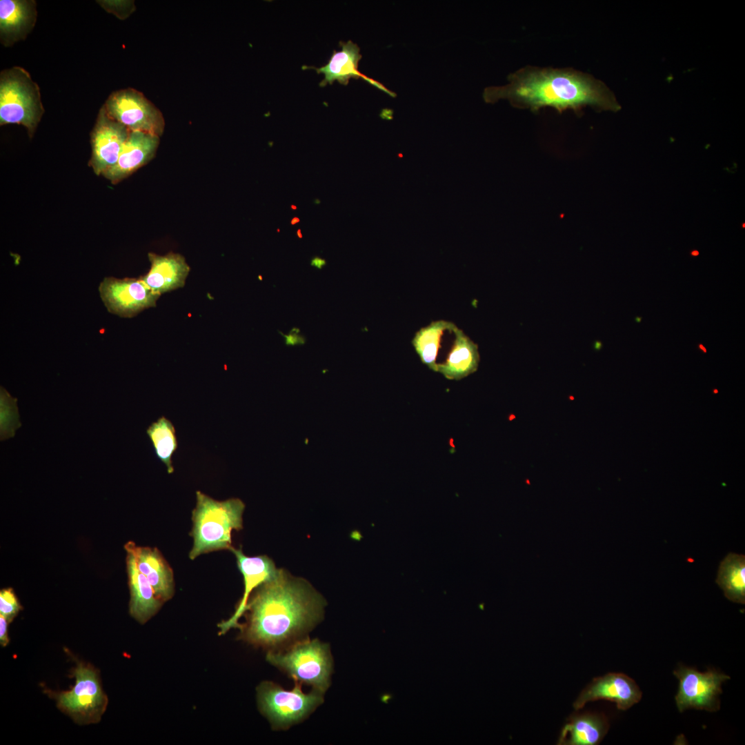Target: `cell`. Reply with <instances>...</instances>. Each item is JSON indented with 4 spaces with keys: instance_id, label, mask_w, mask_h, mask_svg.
<instances>
[{
    "instance_id": "obj_14",
    "label": "cell",
    "mask_w": 745,
    "mask_h": 745,
    "mask_svg": "<svg viewBox=\"0 0 745 745\" xmlns=\"http://www.w3.org/2000/svg\"><path fill=\"white\" fill-rule=\"evenodd\" d=\"M124 548L132 555L139 570L147 578L156 596L163 602L170 599L175 593L174 575L161 552L157 548L137 546L133 542L126 543Z\"/></svg>"
},
{
    "instance_id": "obj_7",
    "label": "cell",
    "mask_w": 745,
    "mask_h": 745,
    "mask_svg": "<svg viewBox=\"0 0 745 745\" xmlns=\"http://www.w3.org/2000/svg\"><path fill=\"white\" fill-rule=\"evenodd\" d=\"M323 695L314 689L306 694L297 682L290 691L270 682L257 688L259 708L275 729H287L306 719L324 702Z\"/></svg>"
},
{
    "instance_id": "obj_27",
    "label": "cell",
    "mask_w": 745,
    "mask_h": 745,
    "mask_svg": "<svg viewBox=\"0 0 745 745\" xmlns=\"http://www.w3.org/2000/svg\"><path fill=\"white\" fill-rule=\"evenodd\" d=\"M299 329L297 328H292L288 335H284L279 332L285 338V344L287 346L303 345L306 343L305 337L299 335Z\"/></svg>"
},
{
    "instance_id": "obj_18",
    "label": "cell",
    "mask_w": 745,
    "mask_h": 745,
    "mask_svg": "<svg viewBox=\"0 0 745 745\" xmlns=\"http://www.w3.org/2000/svg\"><path fill=\"white\" fill-rule=\"evenodd\" d=\"M36 2L32 0L0 1V40L6 47L23 40L37 20Z\"/></svg>"
},
{
    "instance_id": "obj_29",
    "label": "cell",
    "mask_w": 745,
    "mask_h": 745,
    "mask_svg": "<svg viewBox=\"0 0 745 745\" xmlns=\"http://www.w3.org/2000/svg\"><path fill=\"white\" fill-rule=\"evenodd\" d=\"M326 265V261L320 257H313L310 261V266L321 270L324 266Z\"/></svg>"
},
{
    "instance_id": "obj_21",
    "label": "cell",
    "mask_w": 745,
    "mask_h": 745,
    "mask_svg": "<svg viewBox=\"0 0 745 745\" xmlns=\"http://www.w3.org/2000/svg\"><path fill=\"white\" fill-rule=\"evenodd\" d=\"M608 721L603 715L573 713L563 726L557 744L597 745L608 730Z\"/></svg>"
},
{
    "instance_id": "obj_5",
    "label": "cell",
    "mask_w": 745,
    "mask_h": 745,
    "mask_svg": "<svg viewBox=\"0 0 745 745\" xmlns=\"http://www.w3.org/2000/svg\"><path fill=\"white\" fill-rule=\"evenodd\" d=\"M43 112L39 88L25 69L14 66L1 72V126L23 125L32 137Z\"/></svg>"
},
{
    "instance_id": "obj_33",
    "label": "cell",
    "mask_w": 745,
    "mask_h": 745,
    "mask_svg": "<svg viewBox=\"0 0 745 745\" xmlns=\"http://www.w3.org/2000/svg\"><path fill=\"white\" fill-rule=\"evenodd\" d=\"M691 255H692V256H695V257H696V256L699 255V251H697V250H693V251H692V252H691Z\"/></svg>"
},
{
    "instance_id": "obj_37",
    "label": "cell",
    "mask_w": 745,
    "mask_h": 745,
    "mask_svg": "<svg viewBox=\"0 0 745 745\" xmlns=\"http://www.w3.org/2000/svg\"><path fill=\"white\" fill-rule=\"evenodd\" d=\"M713 393H718V390H717V389H715V390H713Z\"/></svg>"
},
{
    "instance_id": "obj_23",
    "label": "cell",
    "mask_w": 745,
    "mask_h": 745,
    "mask_svg": "<svg viewBox=\"0 0 745 745\" xmlns=\"http://www.w3.org/2000/svg\"><path fill=\"white\" fill-rule=\"evenodd\" d=\"M715 582L731 602L745 604V556L728 553L720 562Z\"/></svg>"
},
{
    "instance_id": "obj_13",
    "label": "cell",
    "mask_w": 745,
    "mask_h": 745,
    "mask_svg": "<svg viewBox=\"0 0 745 745\" xmlns=\"http://www.w3.org/2000/svg\"><path fill=\"white\" fill-rule=\"evenodd\" d=\"M230 551L235 556L238 568L243 575L244 590L232 615L218 625L220 634H224L230 629L239 626L238 621L245 613L250 595L260 584L274 577L279 569L266 555L247 556L241 548L232 547Z\"/></svg>"
},
{
    "instance_id": "obj_4",
    "label": "cell",
    "mask_w": 745,
    "mask_h": 745,
    "mask_svg": "<svg viewBox=\"0 0 745 745\" xmlns=\"http://www.w3.org/2000/svg\"><path fill=\"white\" fill-rule=\"evenodd\" d=\"M266 659L295 682L324 693L330 686L332 658L328 644L315 639L299 640L281 651H270Z\"/></svg>"
},
{
    "instance_id": "obj_20",
    "label": "cell",
    "mask_w": 745,
    "mask_h": 745,
    "mask_svg": "<svg viewBox=\"0 0 745 745\" xmlns=\"http://www.w3.org/2000/svg\"><path fill=\"white\" fill-rule=\"evenodd\" d=\"M480 360L478 346L458 329L445 360L437 372L449 380L459 381L477 371Z\"/></svg>"
},
{
    "instance_id": "obj_19",
    "label": "cell",
    "mask_w": 745,
    "mask_h": 745,
    "mask_svg": "<svg viewBox=\"0 0 745 745\" xmlns=\"http://www.w3.org/2000/svg\"><path fill=\"white\" fill-rule=\"evenodd\" d=\"M126 566L130 599V615L140 624H144L161 608V602L155 595L151 584L138 569L132 555L127 553Z\"/></svg>"
},
{
    "instance_id": "obj_16",
    "label": "cell",
    "mask_w": 745,
    "mask_h": 745,
    "mask_svg": "<svg viewBox=\"0 0 745 745\" xmlns=\"http://www.w3.org/2000/svg\"><path fill=\"white\" fill-rule=\"evenodd\" d=\"M341 46L340 51L334 50L328 63L321 68L306 67L304 68L315 69L317 73L323 74L324 79L319 83L321 87L328 83L332 84L337 81L343 85H347L350 78H361L375 88L382 90L390 97H395V94L386 88L379 81L374 80L358 70L359 61L361 58L359 47L351 41L347 42L340 41Z\"/></svg>"
},
{
    "instance_id": "obj_12",
    "label": "cell",
    "mask_w": 745,
    "mask_h": 745,
    "mask_svg": "<svg viewBox=\"0 0 745 745\" xmlns=\"http://www.w3.org/2000/svg\"><path fill=\"white\" fill-rule=\"evenodd\" d=\"M642 695L633 679L623 673H609L594 678L580 693L573 707L578 711L589 702L603 699L615 703L619 710L626 711L638 703Z\"/></svg>"
},
{
    "instance_id": "obj_28",
    "label": "cell",
    "mask_w": 745,
    "mask_h": 745,
    "mask_svg": "<svg viewBox=\"0 0 745 745\" xmlns=\"http://www.w3.org/2000/svg\"><path fill=\"white\" fill-rule=\"evenodd\" d=\"M10 622L3 615H0V644L6 646L10 642L8 637V624Z\"/></svg>"
},
{
    "instance_id": "obj_6",
    "label": "cell",
    "mask_w": 745,
    "mask_h": 745,
    "mask_svg": "<svg viewBox=\"0 0 745 745\" xmlns=\"http://www.w3.org/2000/svg\"><path fill=\"white\" fill-rule=\"evenodd\" d=\"M75 684L69 691L50 692L63 713L80 725L99 722L106 710L108 699L102 690L99 671L82 662L72 670Z\"/></svg>"
},
{
    "instance_id": "obj_22",
    "label": "cell",
    "mask_w": 745,
    "mask_h": 745,
    "mask_svg": "<svg viewBox=\"0 0 745 745\" xmlns=\"http://www.w3.org/2000/svg\"><path fill=\"white\" fill-rule=\"evenodd\" d=\"M457 326L445 320L433 321L416 332L411 343L421 361L429 369L437 372V357L443 343Z\"/></svg>"
},
{
    "instance_id": "obj_35",
    "label": "cell",
    "mask_w": 745,
    "mask_h": 745,
    "mask_svg": "<svg viewBox=\"0 0 745 745\" xmlns=\"http://www.w3.org/2000/svg\"><path fill=\"white\" fill-rule=\"evenodd\" d=\"M314 203H315V204H319V203H320V200H319V199H315V200H314Z\"/></svg>"
},
{
    "instance_id": "obj_17",
    "label": "cell",
    "mask_w": 745,
    "mask_h": 745,
    "mask_svg": "<svg viewBox=\"0 0 745 745\" xmlns=\"http://www.w3.org/2000/svg\"><path fill=\"white\" fill-rule=\"evenodd\" d=\"M148 259L150 268L141 277L153 292L161 295L184 286L190 268L181 255L150 252Z\"/></svg>"
},
{
    "instance_id": "obj_34",
    "label": "cell",
    "mask_w": 745,
    "mask_h": 745,
    "mask_svg": "<svg viewBox=\"0 0 745 745\" xmlns=\"http://www.w3.org/2000/svg\"><path fill=\"white\" fill-rule=\"evenodd\" d=\"M642 318L641 317H637L635 318V321H636V322H637V323H640V322H641V321H642Z\"/></svg>"
},
{
    "instance_id": "obj_31",
    "label": "cell",
    "mask_w": 745,
    "mask_h": 745,
    "mask_svg": "<svg viewBox=\"0 0 745 745\" xmlns=\"http://www.w3.org/2000/svg\"><path fill=\"white\" fill-rule=\"evenodd\" d=\"M297 237H299V239H302V238H303V235H302V234H301V229H300V228H299V229L297 230Z\"/></svg>"
},
{
    "instance_id": "obj_3",
    "label": "cell",
    "mask_w": 745,
    "mask_h": 745,
    "mask_svg": "<svg viewBox=\"0 0 745 745\" xmlns=\"http://www.w3.org/2000/svg\"><path fill=\"white\" fill-rule=\"evenodd\" d=\"M196 501L192 513L193 545L189 558L193 560L210 552L230 550L232 530L243 528L244 503L239 498L218 501L199 490L196 491Z\"/></svg>"
},
{
    "instance_id": "obj_1",
    "label": "cell",
    "mask_w": 745,
    "mask_h": 745,
    "mask_svg": "<svg viewBox=\"0 0 745 745\" xmlns=\"http://www.w3.org/2000/svg\"><path fill=\"white\" fill-rule=\"evenodd\" d=\"M250 597L244 637L268 648H286L301 640L321 620L325 605L306 580L280 568Z\"/></svg>"
},
{
    "instance_id": "obj_36",
    "label": "cell",
    "mask_w": 745,
    "mask_h": 745,
    "mask_svg": "<svg viewBox=\"0 0 745 745\" xmlns=\"http://www.w3.org/2000/svg\"><path fill=\"white\" fill-rule=\"evenodd\" d=\"M290 208H291V209H292V210H297V207L296 206H295V205H291V206H290Z\"/></svg>"
},
{
    "instance_id": "obj_24",
    "label": "cell",
    "mask_w": 745,
    "mask_h": 745,
    "mask_svg": "<svg viewBox=\"0 0 745 745\" xmlns=\"http://www.w3.org/2000/svg\"><path fill=\"white\" fill-rule=\"evenodd\" d=\"M157 457L163 462L169 474L174 472L172 458L178 444L175 428L170 420L164 416L152 423L146 430Z\"/></svg>"
},
{
    "instance_id": "obj_9",
    "label": "cell",
    "mask_w": 745,
    "mask_h": 745,
    "mask_svg": "<svg viewBox=\"0 0 745 745\" xmlns=\"http://www.w3.org/2000/svg\"><path fill=\"white\" fill-rule=\"evenodd\" d=\"M674 675L679 680L675 696L679 711L688 708L708 711L719 709L718 696L722 693V684L730 679L728 675L714 670L701 673L683 666L674 670Z\"/></svg>"
},
{
    "instance_id": "obj_15",
    "label": "cell",
    "mask_w": 745,
    "mask_h": 745,
    "mask_svg": "<svg viewBox=\"0 0 745 745\" xmlns=\"http://www.w3.org/2000/svg\"><path fill=\"white\" fill-rule=\"evenodd\" d=\"M159 137L130 131L116 164L102 175L117 183L148 163L155 155Z\"/></svg>"
},
{
    "instance_id": "obj_30",
    "label": "cell",
    "mask_w": 745,
    "mask_h": 745,
    "mask_svg": "<svg viewBox=\"0 0 745 745\" xmlns=\"http://www.w3.org/2000/svg\"><path fill=\"white\" fill-rule=\"evenodd\" d=\"M299 221H300V219H299V217H293V218H292V219L290 220V224L293 226V225H295L296 223H299Z\"/></svg>"
},
{
    "instance_id": "obj_8",
    "label": "cell",
    "mask_w": 745,
    "mask_h": 745,
    "mask_svg": "<svg viewBox=\"0 0 745 745\" xmlns=\"http://www.w3.org/2000/svg\"><path fill=\"white\" fill-rule=\"evenodd\" d=\"M107 115L130 131L161 137L165 128L162 112L141 92L131 88L112 92L103 105Z\"/></svg>"
},
{
    "instance_id": "obj_32",
    "label": "cell",
    "mask_w": 745,
    "mask_h": 745,
    "mask_svg": "<svg viewBox=\"0 0 745 745\" xmlns=\"http://www.w3.org/2000/svg\"><path fill=\"white\" fill-rule=\"evenodd\" d=\"M699 349H701V350H702V351H703V352H704V353H706V352H707V350H706V348H705V347H704V346H703V345H702V344H699Z\"/></svg>"
},
{
    "instance_id": "obj_10",
    "label": "cell",
    "mask_w": 745,
    "mask_h": 745,
    "mask_svg": "<svg viewBox=\"0 0 745 745\" xmlns=\"http://www.w3.org/2000/svg\"><path fill=\"white\" fill-rule=\"evenodd\" d=\"M101 299L109 312L130 318L145 309L155 307L161 295L153 292L141 277H106L100 283Z\"/></svg>"
},
{
    "instance_id": "obj_25",
    "label": "cell",
    "mask_w": 745,
    "mask_h": 745,
    "mask_svg": "<svg viewBox=\"0 0 745 745\" xmlns=\"http://www.w3.org/2000/svg\"><path fill=\"white\" fill-rule=\"evenodd\" d=\"M22 607L12 588H6L0 591V615L10 622L17 616Z\"/></svg>"
},
{
    "instance_id": "obj_2",
    "label": "cell",
    "mask_w": 745,
    "mask_h": 745,
    "mask_svg": "<svg viewBox=\"0 0 745 745\" xmlns=\"http://www.w3.org/2000/svg\"><path fill=\"white\" fill-rule=\"evenodd\" d=\"M508 79V84L485 88L486 103L507 99L515 108L537 111L550 107L559 112L572 110L579 113L587 106L619 109L613 94L602 81L571 68L526 66L510 74Z\"/></svg>"
},
{
    "instance_id": "obj_11",
    "label": "cell",
    "mask_w": 745,
    "mask_h": 745,
    "mask_svg": "<svg viewBox=\"0 0 745 745\" xmlns=\"http://www.w3.org/2000/svg\"><path fill=\"white\" fill-rule=\"evenodd\" d=\"M130 130L111 119L101 108L91 133L92 155L90 166L97 175L113 167L120 155Z\"/></svg>"
},
{
    "instance_id": "obj_26",
    "label": "cell",
    "mask_w": 745,
    "mask_h": 745,
    "mask_svg": "<svg viewBox=\"0 0 745 745\" xmlns=\"http://www.w3.org/2000/svg\"><path fill=\"white\" fill-rule=\"evenodd\" d=\"M99 2L108 12L123 19L128 17L135 10V6L131 1H101Z\"/></svg>"
}]
</instances>
